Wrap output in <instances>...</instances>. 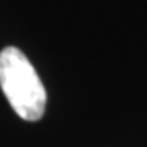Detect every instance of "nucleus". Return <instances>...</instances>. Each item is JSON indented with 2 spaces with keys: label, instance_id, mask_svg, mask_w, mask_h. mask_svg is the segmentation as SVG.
<instances>
[{
  "label": "nucleus",
  "instance_id": "f257e3e1",
  "mask_svg": "<svg viewBox=\"0 0 147 147\" xmlns=\"http://www.w3.org/2000/svg\"><path fill=\"white\" fill-rule=\"evenodd\" d=\"M0 87L21 119L38 121L44 115V85L33 64L18 47L8 46L0 51Z\"/></svg>",
  "mask_w": 147,
  "mask_h": 147
}]
</instances>
